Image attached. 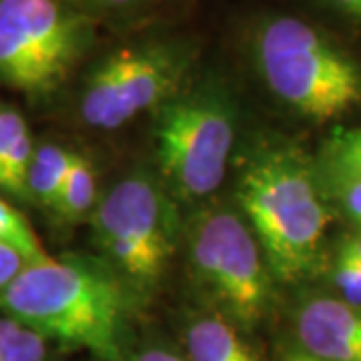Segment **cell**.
<instances>
[{
    "mask_svg": "<svg viewBox=\"0 0 361 361\" xmlns=\"http://www.w3.org/2000/svg\"><path fill=\"white\" fill-rule=\"evenodd\" d=\"M0 243L14 247L30 263H39V261L51 257L44 251V247L40 243V239L37 237L28 219L2 195H0Z\"/></svg>",
    "mask_w": 361,
    "mask_h": 361,
    "instance_id": "cell-16",
    "label": "cell"
},
{
    "mask_svg": "<svg viewBox=\"0 0 361 361\" xmlns=\"http://www.w3.org/2000/svg\"><path fill=\"white\" fill-rule=\"evenodd\" d=\"M334 281L341 291V299L361 307V263L337 249Z\"/></svg>",
    "mask_w": 361,
    "mask_h": 361,
    "instance_id": "cell-19",
    "label": "cell"
},
{
    "mask_svg": "<svg viewBox=\"0 0 361 361\" xmlns=\"http://www.w3.org/2000/svg\"><path fill=\"white\" fill-rule=\"evenodd\" d=\"M339 251L348 253L349 257L355 259L357 263H361V233H351L345 235L339 243Z\"/></svg>",
    "mask_w": 361,
    "mask_h": 361,
    "instance_id": "cell-23",
    "label": "cell"
},
{
    "mask_svg": "<svg viewBox=\"0 0 361 361\" xmlns=\"http://www.w3.org/2000/svg\"><path fill=\"white\" fill-rule=\"evenodd\" d=\"M241 51L261 89L293 115L325 125L361 109V54L301 14H253Z\"/></svg>",
    "mask_w": 361,
    "mask_h": 361,
    "instance_id": "cell-2",
    "label": "cell"
},
{
    "mask_svg": "<svg viewBox=\"0 0 361 361\" xmlns=\"http://www.w3.org/2000/svg\"><path fill=\"white\" fill-rule=\"evenodd\" d=\"M35 145L23 113L0 101V191L16 201H26V175Z\"/></svg>",
    "mask_w": 361,
    "mask_h": 361,
    "instance_id": "cell-10",
    "label": "cell"
},
{
    "mask_svg": "<svg viewBox=\"0 0 361 361\" xmlns=\"http://www.w3.org/2000/svg\"><path fill=\"white\" fill-rule=\"evenodd\" d=\"M49 341L13 317L0 313V361H47Z\"/></svg>",
    "mask_w": 361,
    "mask_h": 361,
    "instance_id": "cell-15",
    "label": "cell"
},
{
    "mask_svg": "<svg viewBox=\"0 0 361 361\" xmlns=\"http://www.w3.org/2000/svg\"><path fill=\"white\" fill-rule=\"evenodd\" d=\"M277 361H329V360H323V357H317V355H311V353H307L305 349H301V348H291V349H285V351H281V355H279V360Z\"/></svg>",
    "mask_w": 361,
    "mask_h": 361,
    "instance_id": "cell-24",
    "label": "cell"
},
{
    "mask_svg": "<svg viewBox=\"0 0 361 361\" xmlns=\"http://www.w3.org/2000/svg\"><path fill=\"white\" fill-rule=\"evenodd\" d=\"M185 341L189 361H259L239 329L221 315L197 317Z\"/></svg>",
    "mask_w": 361,
    "mask_h": 361,
    "instance_id": "cell-11",
    "label": "cell"
},
{
    "mask_svg": "<svg viewBox=\"0 0 361 361\" xmlns=\"http://www.w3.org/2000/svg\"><path fill=\"white\" fill-rule=\"evenodd\" d=\"M237 211L273 279L297 283L319 269L331 207L319 167L297 145L263 139L243 157Z\"/></svg>",
    "mask_w": 361,
    "mask_h": 361,
    "instance_id": "cell-1",
    "label": "cell"
},
{
    "mask_svg": "<svg viewBox=\"0 0 361 361\" xmlns=\"http://www.w3.org/2000/svg\"><path fill=\"white\" fill-rule=\"evenodd\" d=\"M135 293L104 259L49 257L28 263L0 291V313L47 341L123 361V334Z\"/></svg>",
    "mask_w": 361,
    "mask_h": 361,
    "instance_id": "cell-3",
    "label": "cell"
},
{
    "mask_svg": "<svg viewBox=\"0 0 361 361\" xmlns=\"http://www.w3.org/2000/svg\"><path fill=\"white\" fill-rule=\"evenodd\" d=\"M299 348L329 361H361V307L336 297L307 299L295 315Z\"/></svg>",
    "mask_w": 361,
    "mask_h": 361,
    "instance_id": "cell-9",
    "label": "cell"
},
{
    "mask_svg": "<svg viewBox=\"0 0 361 361\" xmlns=\"http://www.w3.org/2000/svg\"><path fill=\"white\" fill-rule=\"evenodd\" d=\"M129 361H185L175 351L165 348H147L135 353Z\"/></svg>",
    "mask_w": 361,
    "mask_h": 361,
    "instance_id": "cell-22",
    "label": "cell"
},
{
    "mask_svg": "<svg viewBox=\"0 0 361 361\" xmlns=\"http://www.w3.org/2000/svg\"><path fill=\"white\" fill-rule=\"evenodd\" d=\"M78 13L87 14L99 25L106 20H130L153 11L161 0H61Z\"/></svg>",
    "mask_w": 361,
    "mask_h": 361,
    "instance_id": "cell-17",
    "label": "cell"
},
{
    "mask_svg": "<svg viewBox=\"0 0 361 361\" xmlns=\"http://www.w3.org/2000/svg\"><path fill=\"white\" fill-rule=\"evenodd\" d=\"M101 26L61 0H0V87L49 101L97 52Z\"/></svg>",
    "mask_w": 361,
    "mask_h": 361,
    "instance_id": "cell-6",
    "label": "cell"
},
{
    "mask_svg": "<svg viewBox=\"0 0 361 361\" xmlns=\"http://www.w3.org/2000/svg\"><path fill=\"white\" fill-rule=\"evenodd\" d=\"M92 241L137 295L161 283L179 243L175 199L161 179L133 171L103 195L90 215Z\"/></svg>",
    "mask_w": 361,
    "mask_h": 361,
    "instance_id": "cell-7",
    "label": "cell"
},
{
    "mask_svg": "<svg viewBox=\"0 0 361 361\" xmlns=\"http://www.w3.org/2000/svg\"><path fill=\"white\" fill-rule=\"evenodd\" d=\"M73 155L75 151L65 149L61 142L47 141L35 145L26 175V201L56 213Z\"/></svg>",
    "mask_w": 361,
    "mask_h": 361,
    "instance_id": "cell-12",
    "label": "cell"
},
{
    "mask_svg": "<svg viewBox=\"0 0 361 361\" xmlns=\"http://www.w3.org/2000/svg\"><path fill=\"white\" fill-rule=\"evenodd\" d=\"M197 35L153 28L94 52L77 77L78 118L99 130H115L155 113L201 66Z\"/></svg>",
    "mask_w": 361,
    "mask_h": 361,
    "instance_id": "cell-4",
    "label": "cell"
},
{
    "mask_svg": "<svg viewBox=\"0 0 361 361\" xmlns=\"http://www.w3.org/2000/svg\"><path fill=\"white\" fill-rule=\"evenodd\" d=\"M157 165L175 201L199 203L227 175L239 129V103L217 71H195L155 113Z\"/></svg>",
    "mask_w": 361,
    "mask_h": 361,
    "instance_id": "cell-5",
    "label": "cell"
},
{
    "mask_svg": "<svg viewBox=\"0 0 361 361\" xmlns=\"http://www.w3.org/2000/svg\"><path fill=\"white\" fill-rule=\"evenodd\" d=\"M325 13L361 30V0H313Z\"/></svg>",
    "mask_w": 361,
    "mask_h": 361,
    "instance_id": "cell-21",
    "label": "cell"
},
{
    "mask_svg": "<svg viewBox=\"0 0 361 361\" xmlns=\"http://www.w3.org/2000/svg\"><path fill=\"white\" fill-rule=\"evenodd\" d=\"M319 173L323 179L361 177V125L337 130L323 145Z\"/></svg>",
    "mask_w": 361,
    "mask_h": 361,
    "instance_id": "cell-14",
    "label": "cell"
},
{
    "mask_svg": "<svg viewBox=\"0 0 361 361\" xmlns=\"http://www.w3.org/2000/svg\"><path fill=\"white\" fill-rule=\"evenodd\" d=\"M327 195L337 201L339 209L355 227V233H361V177L357 179H323Z\"/></svg>",
    "mask_w": 361,
    "mask_h": 361,
    "instance_id": "cell-18",
    "label": "cell"
},
{
    "mask_svg": "<svg viewBox=\"0 0 361 361\" xmlns=\"http://www.w3.org/2000/svg\"><path fill=\"white\" fill-rule=\"evenodd\" d=\"M189 267L199 291L235 327L257 325L271 305L273 277L241 213L217 205L189 227Z\"/></svg>",
    "mask_w": 361,
    "mask_h": 361,
    "instance_id": "cell-8",
    "label": "cell"
},
{
    "mask_svg": "<svg viewBox=\"0 0 361 361\" xmlns=\"http://www.w3.org/2000/svg\"><path fill=\"white\" fill-rule=\"evenodd\" d=\"M28 263L30 261L23 253H18L14 247L0 243V291L13 283Z\"/></svg>",
    "mask_w": 361,
    "mask_h": 361,
    "instance_id": "cell-20",
    "label": "cell"
},
{
    "mask_svg": "<svg viewBox=\"0 0 361 361\" xmlns=\"http://www.w3.org/2000/svg\"><path fill=\"white\" fill-rule=\"evenodd\" d=\"M97 203L99 189L94 167L87 157L75 153L61 191L56 215L66 223H82L90 219Z\"/></svg>",
    "mask_w": 361,
    "mask_h": 361,
    "instance_id": "cell-13",
    "label": "cell"
}]
</instances>
